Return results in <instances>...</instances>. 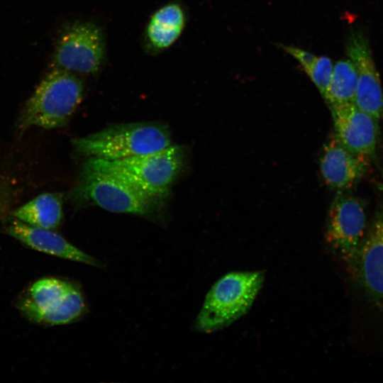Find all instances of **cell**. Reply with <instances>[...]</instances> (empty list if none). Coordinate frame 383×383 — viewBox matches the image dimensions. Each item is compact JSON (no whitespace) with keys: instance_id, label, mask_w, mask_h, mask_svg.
Masks as SVG:
<instances>
[{"instance_id":"obj_13","label":"cell","mask_w":383,"mask_h":383,"mask_svg":"<svg viewBox=\"0 0 383 383\" xmlns=\"http://www.w3.org/2000/svg\"><path fill=\"white\" fill-rule=\"evenodd\" d=\"M6 233L35 250L91 266L102 265L98 260L78 249L52 230L15 220L6 228Z\"/></svg>"},{"instance_id":"obj_5","label":"cell","mask_w":383,"mask_h":383,"mask_svg":"<svg viewBox=\"0 0 383 383\" xmlns=\"http://www.w3.org/2000/svg\"><path fill=\"white\" fill-rule=\"evenodd\" d=\"M71 198L73 201L89 202L110 212L148 218L158 214L163 201L111 174L83 168Z\"/></svg>"},{"instance_id":"obj_7","label":"cell","mask_w":383,"mask_h":383,"mask_svg":"<svg viewBox=\"0 0 383 383\" xmlns=\"http://www.w3.org/2000/svg\"><path fill=\"white\" fill-rule=\"evenodd\" d=\"M363 202L352 195L338 193L328 212L326 240L332 252L353 269L366 230Z\"/></svg>"},{"instance_id":"obj_6","label":"cell","mask_w":383,"mask_h":383,"mask_svg":"<svg viewBox=\"0 0 383 383\" xmlns=\"http://www.w3.org/2000/svg\"><path fill=\"white\" fill-rule=\"evenodd\" d=\"M28 320L43 326L74 322L87 310L79 288L71 282L44 277L33 283L17 301Z\"/></svg>"},{"instance_id":"obj_8","label":"cell","mask_w":383,"mask_h":383,"mask_svg":"<svg viewBox=\"0 0 383 383\" xmlns=\"http://www.w3.org/2000/svg\"><path fill=\"white\" fill-rule=\"evenodd\" d=\"M104 40L100 28L91 22L68 26L60 35L54 52L55 67L72 72H96L104 57Z\"/></svg>"},{"instance_id":"obj_4","label":"cell","mask_w":383,"mask_h":383,"mask_svg":"<svg viewBox=\"0 0 383 383\" xmlns=\"http://www.w3.org/2000/svg\"><path fill=\"white\" fill-rule=\"evenodd\" d=\"M261 271L231 272L221 277L206 296L195 327L201 332L222 329L245 314L262 287Z\"/></svg>"},{"instance_id":"obj_17","label":"cell","mask_w":383,"mask_h":383,"mask_svg":"<svg viewBox=\"0 0 383 383\" xmlns=\"http://www.w3.org/2000/svg\"><path fill=\"white\" fill-rule=\"evenodd\" d=\"M333 70L331 60L322 56L317 58L311 69L306 73L324 98L327 94Z\"/></svg>"},{"instance_id":"obj_16","label":"cell","mask_w":383,"mask_h":383,"mask_svg":"<svg viewBox=\"0 0 383 383\" xmlns=\"http://www.w3.org/2000/svg\"><path fill=\"white\" fill-rule=\"evenodd\" d=\"M357 73L350 59L338 61L333 67L327 94L330 106L354 103L357 87Z\"/></svg>"},{"instance_id":"obj_9","label":"cell","mask_w":383,"mask_h":383,"mask_svg":"<svg viewBox=\"0 0 383 383\" xmlns=\"http://www.w3.org/2000/svg\"><path fill=\"white\" fill-rule=\"evenodd\" d=\"M352 270L366 294L383 309V208L366 231Z\"/></svg>"},{"instance_id":"obj_12","label":"cell","mask_w":383,"mask_h":383,"mask_svg":"<svg viewBox=\"0 0 383 383\" xmlns=\"http://www.w3.org/2000/svg\"><path fill=\"white\" fill-rule=\"evenodd\" d=\"M370 160L347 149L334 135L324 145L320 170L325 184L342 190L353 187L365 172Z\"/></svg>"},{"instance_id":"obj_1","label":"cell","mask_w":383,"mask_h":383,"mask_svg":"<svg viewBox=\"0 0 383 383\" xmlns=\"http://www.w3.org/2000/svg\"><path fill=\"white\" fill-rule=\"evenodd\" d=\"M184 156L182 146L170 145L153 152L114 161L89 157L82 168L111 174L164 200L183 167Z\"/></svg>"},{"instance_id":"obj_2","label":"cell","mask_w":383,"mask_h":383,"mask_svg":"<svg viewBox=\"0 0 383 383\" xmlns=\"http://www.w3.org/2000/svg\"><path fill=\"white\" fill-rule=\"evenodd\" d=\"M72 144L77 152L92 158L114 161L153 152L172 145L169 128L154 122L114 125Z\"/></svg>"},{"instance_id":"obj_18","label":"cell","mask_w":383,"mask_h":383,"mask_svg":"<svg viewBox=\"0 0 383 383\" xmlns=\"http://www.w3.org/2000/svg\"><path fill=\"white\" fill-rule=\"evenodd\" d=\"M284 49L300 63L306 73L311 69L318 58L313 54L297 48L284 46Z\"/></svg>"},{"instance_id":"obj_14","label":"cell","mask_w":383,"mask_h":383,"mask_svg":"<svg viewBox=\"0 0 383 383\" xmlns=\"http://www.w3.org/2000/svg\"><path fill=\"white\" fill-rule=\"evenodd\" d=\"M185 22V13L179 4L170 3L163 6L152 14L148 23V43L155 50L168 48L180 36Z\"/></svg>"},{"instance_id":"obj_19","label":"cell","mask_w":383,"mask_h":383,"mask_svg":"<svg viewBox=\"0 0 383 383\" xmlns=\"http://www.w3.org/2000/svg\"><path fill=\"white\" fill-rule=\"evenodd\" d=\"M13 199V191L10 186L0 183V218L9 209Z\"/></svg>"},{"instance_id":"obj_10","label":"cell","mask_w":383,"mask_h":383,"mask_svg":"<svg viewBox=\"0 0 383 383\" xmlns=\"http://www.w3.org/2000/svg\"><path fill=\"white\" fill-rule=\"evenodd\" d=\"M335 136L352 152L371 160L375 156L378 122L354 103L330 106Z\"/></svg>"},{"instance_id":"obj_11","label":"cell","mask_w":383,"mask_h":383,"mask_svg":"<svg viewBox=\"0 0 383 383\" xmlns=\"http://www.w3.org/2000/svg\"><path fill=\"white\" fill-rule=\"evenodd\" d=\"M348 54L357 73L354 104L379 121L383 118V92L366 38L359 34L354 36L349 43Z\"/></svg>"},{"instance_id":"obj_3","label":"cell","mask_w":383,"mask_h":383,"mask_svg":"<svg viewBox=\"0 0 383 383\" xmlns=\"http://www.w3.org/2000/svg\"><path fill=\"white\" fill-rule=\"evenodd\" d=\"M84 87L75 74L55 67L26 102L18 121L21 131L33 126L63 127L81 103Z\"/></svg>"},{"instance_id":"obj_15","label":"cell","mask_w":383,"mask_h":383,"mask_svg":"<svg viewBox=\"0 0 383 383\" xmlns=\"http://www.w3.org/2000/svg\"><path fill=\"white\" fill-rule=\"evenodd\" d=\"M18 220L30 226L54 230L61 224L62 195L60 193H43L13 212Z\"/></svg>"}]
</instances>
